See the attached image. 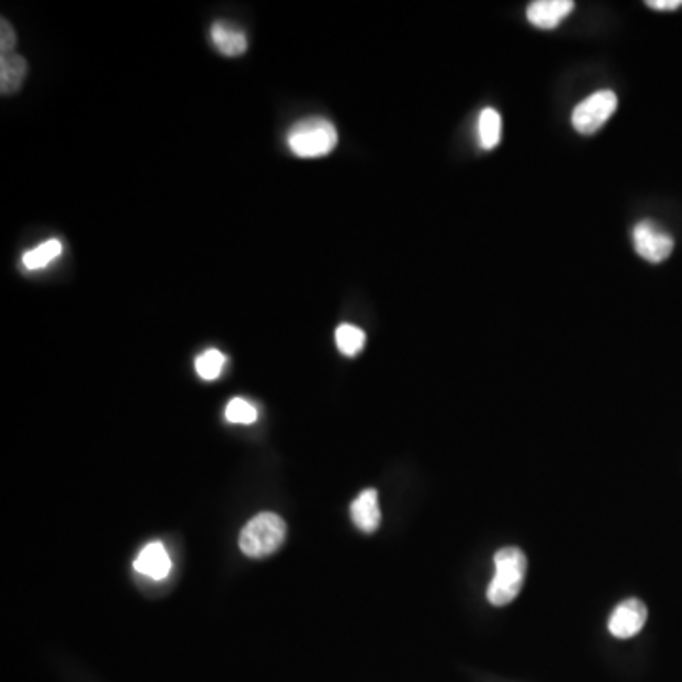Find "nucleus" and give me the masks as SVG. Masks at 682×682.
I'll use <instances>...</instances> for the list:
<instances>
[{
    "mask_svg": "<svg viewBox=\"0 0 682 682\" xmlns=\"http://www.w3.org/2000/svg\"><path fill=\"white\" fill-rule=\"evenodd\" d=\"M336 343L345 357H355L359 355L366 343V334L360 330L359 326L341 324L336 330Z\"/></svg>",
    "mask_w": 682,
    "mask_h": 682,
    "instance_id": "obj_14",
    "label": "nucleus"
},
{
    "mask_svg": "<svg viewBox=\"0 0 682 682\" xmlns=\"http://www.w3.org/2000/svg\"><path fill=\"white\" fill-rule=\"evenodd\" d=\"M224 362H226V357L220 351L209 349V351L201 353L198 359H196V372H198L201 379L213 381V379L220 377V374H222Z\"/></svg>",
    "mask_w": 682,
    "mask_h": 682,
    "instance_id": "obj_15",
    "label": "nucleus"
},
{
    "mask_svg": "<svg viewBox=\"0 0 682 682\" xmlns=\"http://www.w3.org/2000/svg\"><path fill=\"white\" fill-rule=\"evenodd\" d=\"M63 251V245L59 239H50L42 245H38L35 249L23 254V266L27 270H42L48 264H52L55 258H59V254Z\"/></svg>",
    "mask_w": 682,
    "mask_h": 682,
    "instance_id": "obj_13",
    "label": "nucleus"
},
{
    "mask_svg": "<svg viewBox=\"0 0 682 682\" xmlns=\"http://www.w3.org/2000/svg\"><path fill=\"white\" fill-rule=\"evenodd\" d=\"M0 23H2V25H0V52H2V55L14 54V48H16V44H18L16 31H14V27L10 25V21L2 19Z\"/></svg>",
    "mask_w": 682,
    "mask_h": 682,
    "instance_id": "obj_17",
    "label": "nucleus"
},
{
    "mask_svg": "<svg viewBox=\"0 0 682 682\" xmlns=\"http://www.w3.org/2000/svg\"><path fill=\"white\" fill-rule=\"evenodd\" d=\"M647 620V605L641 599H626L612 611L609 631L616 639H631L645 628Z\"/></svg>",
    "mask_w": 682,
    "mask_h": 682,
    "instance_id": "obj_6",
    "label": "nucleus"
},
{
    "mask_svg": "<svg viewBox=\"0 0 682 682\" xmlns=\"http://www.w3.org/2000/svg\"><path fill=\"white\" fill-rule=\"evenodd\" d=\"M133 567L137 573L148 576L152 580H163L171 573L173 563H171V557L167 554L162 542H150L141 550V554L135 559Z\"/></svg>",
    "mask_w": 682,
    "mask_h": 682,
    "instance_id": "obj_8",
    "label": "nucleus"
},
{
    "mask_svg": "<svg viewBox=\"0 0 682 682\" xmlns=\"http://www.w3.org/2000/svg\"><path fill=\"white\" fill-rule=\"evenodd\" d=\"M495 576L487 588V601L495 607L510 605L520 595L527 576V556L516 546H506L495 557Z\"/></svg>",
    "mask_w": 682,
    "mask_h": 682,
    "instance_id": "obj_1",
    "label": "nucleus"
},
{
    "mask_svg": "<svg viewBox=\"0 0 682 682\" xmlns=\"http://www.w3.org/2000/svg\"><path fill=\"white\" fill-rule=\"evenodd\" d=\"M211 40H213L216 50L220 54L228 55V57L243 55L249 48V40H247L245 31H241L239 27H235L228 21H216L215 25L211 27Z\"/></svg>",
    "mask_w": 682,
    "mask_h": 682,
    "instance_id": "obj_9",
    "label": "nucleus"
},
{
    "mask_svg": "<svg viewBox=\"0 0 682 682\" xmlns=\"http://www.w3.org/2000/svg\"><path fill=\"white\" fill-rule=\"evenodd\" d=\"M288 148L298 158L315 160L328 156L338 144V129L324 118H306L288 131Z\"/></svg>",
    "mask_w": 682,
    "mask_h": 682,
    "instance_id": "obj_2",
    "label": "nucleus"
},
{
    "mask_svg": "<svg viewBox=\"0 0 682 682\" xmlns=\"http://www.w3.org/2000/svg\"><path fill=\"white\" fill-rule=\"evenodd\" d=\"M287 535V525L281 516L264 512L252 518L241 531L239 546L249 557H266L277 552Z\"/></svg>",
    "mask_w": 682,
    "mask_h": 682,
    "instance_id": "obj_3",
    "label": "nucleus"
},
{
    "mask_svg": "<svg viewBox=\"0 0 682 682\" xmlns=\"http://www.w3.org/2000/svg\"><path fill=\"white\" fill-rule=\"evenodd\" d=\"M258 412L252 406L251 402L243 400V398H234L228 402L226 406V419L230 423H239V425H251L256 421Z\"/></svg>",
    "mask_w": 682,
    "mask_h": 682,
    "instance_id": "obj_16",
    "label": "nucleus"
},
{
    "mask_svg": "<svg viewBox=\"0 0 682 682\" xmlns=\"http://www.w3.org/2000/svg\"><path fill=\"white\" fill-rule=\"evenodd\" d=\"M575 8L573 0H537L527 8V19L539 29H556Z\"/></svg>",
    "mask_w": 682,
    "mask_h": 682,
    "instance_id": "obj_7",
    "label": "nucleus"
},
{
    "mask_svg": "<svg viewBox=\"0 0 682 682\" xmlns=\"http://www.w3.org/2000/svg\"><path fill=\"white\" fill-rule=\"evenodd\" d=\"M503 120L495 108H484L478 118V141L484 150L495 148L501 141Z\"/></svg>",
    "mask_w": 682,
    "mask_h": 682,
    "instance_id": "obj_12",
    "label": "nucleus"
},
{
    "mask_svg": "<svg viewBox=\"0 0 682 682\" xmlns=\"http://www.w3.org/2000/svg\"><path fill=\"white\" fill-rule=\"evenodd\" d=\"M648 8L652 10H660V12H669V10H677L681 8L682 0H648Z\"/></svg>",
    "mask_w": 682,
    "mask_h": 682,
    "instance_id": "obj_18",
    "label": "nucleus"
},
{
    "mask_svg": "<svg viewBox=\"0 0 682 682\" xmlns=\"http://www.w3.org/2000/svg\"><path fill=\"white\" fill-rule=\"evenodd\" d=\"M351 518L364 533H374L381 523V510L376 489H366L351 504Z\"/></svg>",
    "mask_w": 682,
    "mask_h": 682,
    "instance_id": "obj_10",
    "label": "nucleus"
},
{
    "mask_svg": "<svg viewBox=\"0 0 682 682\" xmlns=\"http://www.w3.org/2000/svg\"><path fill=\"white\" fill-rule=\"evenodd\" d=\"M618 108V97L611 90H601L586 97L573 110V126L582 135H592L607 124Z\"/></svg>",
    "mask_w": 682,
    "mask_h": 682,
    "instance_id": "obj_4",
    "label": "nucleus"
},
{
    "mask_svg": "<svg viewBox=\"0 0 682 682\" xmlns=\"http://www.w3.org/2000/svg\"><path fill=\"white\" fill-rule=\"evenodd\" d=\"M633 245L641 258L652 264H660L671 256L675 241L652 220H643L633 228Z\"/></svg>",
    "mask_w": 682,
    "mask_h": 682,
    "instance_id": "obj_5",
    "label": "nucleus"
},
{
    "mask_svg": "<svg viewBox=\"0 0 682 682\" xmlns=\"http://www.w3.org/2000/svg\"><path fill=\"white\" fill-rule=\"evenodd\" d=\"M27 76V61L18 54L0 55V91L12 95L21 88Z\"/></svg>",
    "mask_w": 682,
    "mask_h": 682,
    "instance_id": "obj_11",
    "label": "nucleus"
}]
</instances>
